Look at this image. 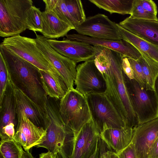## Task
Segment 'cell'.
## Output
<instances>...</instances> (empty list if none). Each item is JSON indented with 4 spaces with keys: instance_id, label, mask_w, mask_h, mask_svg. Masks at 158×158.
Returning a JSON list of instances; mask_svg holds the SVG:
<instances>
[{
    "instance_id": "obj_29",
    "label": "cell",
    "mask_w": 158,
    "mask_h": 158,
    "mask_svg": "<svg viewBox=\"0 0 158 158\" xmlns=\"http://www.w3.org/2000/svg\"><path fill=\"white\" fill-rule=\"evenodd\" d=\"M41 12L40 8L34 6L30 8L27 18V29L35 33L36 31L41 32L42 29Z\"/></svg>"
},
{
    "instance_id": "obj_40",
    "label": "cell",
    "mask_w": 158,
    "mask_h": 158,
    "mask_svg": "<svg viewBox=\"0 0 158 158\" xmlns=\"http://www.w3.org/2000/svg\"><path fill=\"white\" fill-rule=\"evenodd\" d=\"M20 158H34L29 150L23 151Z\"/></svg>"
},
{
    "instance_id": "obj_36",
    "label": "cell",
    "mask_w": 158,
    "mask_h": 158,
    "mask_svg": "<svg viewBox=\"0 0 158 158\" xmlns=\"http://www.w3.org/2000/svg\"><path fill=\"white\" fill-rule=\"evenodd\" d=\"M105 144L100 137L95 152L89 158H100L102 154L106 152L105 151Z\"/></svg>"
},
{
    "instance_id": "obj_20",
    "label": "cell",
    "mask_w": 158,
    "mask_h": 158,
    "mask_svg": "<svg viewBox=\"0 0 158 158\" xmlns=\"http://www.w3.org/2000/svg\"><path fill=\"white\" fill-rule=\"evenodd\" d=\"M41 33L47 39H58L66 36L75 28L60 19L52 10H45L41 14Z\"/></svg>"
},
{
    "instance_id": "obj_31",
    "label": "cell",
    "mask_w": 158,
    "mask_h": 158,
    "mask_svg": "<svg viewBox=\"0 0 158 158\" xmlns=\"http://www.w3.org/2000/svg\"><path fill=\"white\" fill-rule=\"evenodd\" d=\"M127 58L133 71L134 79L142 87L146 89L147 83L141 65L137 60Z\"/></svg>"
},
{
    "instance_id": "obj_30",
    "label": "cell",
    "mask_w": 158,
    "mask_h": 158,
    "mask_svg": "<svg viewBox=\"0 0 158 158\" xmlns=\"http://www.w3.org/2000/svg\"><path fill=\"white\" fill-rule=\"evenodd\" d=\"M130 17L138 19L158 20L157 16L149 14L141 6L140 0H134Z\"/></svg>"
},
{
    "instance_id": "obj_41",
    "label": "cell",
    "mask_w": 158,
    "mask_h": 158,
    "mask_svg": "<svg viewBox=\"0 0 158 158\" xmlns=\"http://www.w3.org/2000/svg\"><path fill=\"white\" fill-rule=\"evenodd\" d=\"M154 90L158 100V76L156 78L155 82Z\"/></svg>"
},
{
    "instance_id": "obj_5",
    "label": "cell",
    "mask_w": 158,
    "mask_h": 158,
    "mask_svg": "<svg viewBox=\"0 0 158 158\" xmlns=\"http://www.w3.org/2000/svg\"><path fill=\"white\" fill-rule=\"evenodd\" d=\"M59 110L66 127L73 134L92 117L85 96L75 89L68 90L60 99Z\"/></svg>"
},
{
    "instance_id": "obj_42",
    "label": "cell",
    "mask_w": 158,
    "mask_h": 158,
    "mask_svg": "<svg viewBox=\"0 0 158 158\" xmlns=\"http://www.w3.org/2000/svg\"><path fill=\"white\" fill-rule=\"evenodd\" d=\"M104 152L103 153L101 156V157L100 158H108L107 156H106V155L105 152Z\"/></svg>"
},
{
    "instance_id": "obj_6",
    "label": "cell",
    "mask_w": 158,
    "mask_h": 158,
    "mask_svg": "<svg viewBox=\"0 0 158 158\" xmlns=\"http://www.w3.org/2000/svg\"><path fill=\"white\" fill-rule=\"evenodd\" d=\"M124 76L131 105L139 124L158 118V100L155 91L143 88L134 79H130L124 73Z\"/></svg>"
},
{
    "instance_id": "obj_27",
    "label": "cell",
    "mask_w": 158,
    "mask_h": 158,
    "mask_svg": "<svg viewBox=\"0 0 158 158\" xmlns=\"http://www.w3.org/2000/svg\"><path fill=\"white\" fill-rule=\"evenodd\" d=\"M64 1L68 11L74 21L75 28L83 23L86 18L82 2L80 0Z\"/></svg>"
},
{
    "instance_id": "obj_38",
    "label": "cell",
    "mask_w": 158,
    "mask_h": 158,
    "mask_svg": "<svg viewBox=\"0 0 158 158\" xmlns=\"http://www.w3.org/2000/svg\"><path fill=\"white\" fill-rule=\"evenodd\" d=\"M39 158H57V157L56 155L48 151L40 154Z\"/></svg>"
},
{
    "instance_id": "obj_17",
    "label": "cell",
    "mask_w": 158,
    "mask_h": 158,
    "mask_svg": "<svg viewBox=\"0 0 158 158\" xmlns=\"http://www.w3.org/2000/svg\"><path fill=\"white\" fill-rule=\"evenodd\" d=\"M67 39L109 48L121 54L124 57L137 60L141 56L140 52L129 42L99 39L78 34H67Z\"/></svg>"
},
{
    "instance_id": "obj_43",
    "label": "cell",
    "mask_w": 158,
    "mask_h": 158,
    "mask_svg": "<svg viewBox=\"0 0 158 158\" xmlns=\"http://www.w3.org/2000/svg\"><path fill=\"white\" fill-rule=\"evenodd\" d=\"M0 158H4L1 154H0Z\"/></svg>"
},
{
    "instance_id": "obj_10",
    "label": "cell",
    "mask_w": 158,
    "mask_h": 158,
    "mask_svg": "<svg viewBox=\"0 0 158 158\" xmlns=\"http://www.w3.org/2000/svg\"><path fill=\"white\" fill-rule=\"evenodd\" d=\"M35 33L36 44L39 50L59 72L68 90L74 89L77 73V63L55 50L43 35Z\"/></svg>"
},
{
    "instance_id": "obj_19",
    "label": "cell",
    "mask_w": 158,
    "mask_h": 158,
    "mask_svg": "<svg viewBox=\"0 0 158 158\" xmlns=\"http://www.w3.org/2000/svg\"><path fill=\"white\" fill-rule=\"evenodd\" d=\"M133 134V129L126 127L106 128L100 134V136L107 147L117 153L131 143Z\"/></svg>"
},
{
    "instance_id": "obj_7",
    "label": "cell",
    "mask_w": 158,
    "mask_h": 158,
    "mask_svg": "<svg viewBox=\"0 0 158 158\" xmlns=\"http://www.w3.org/2000/svg\"><path fill=\"white\" fill-rule=\"evenodd\" d=\"M85 96L92 117L100 134L106 128L127 127L105 93H92Z\"/></svg>"
},
{
    "instance_id": "obj_1",
    "label": "cell",
    "mask_w": 158,
    "mask_h": 158,
    "mask_svg": "<svg viewBox=\"0 0 158 158\" xmlns=\"http://www.w3.org/2000/svg\"><path fill=\"white\" fill-rule=\"evenodd\" d=\"M94 63L105 80V93L115 106L127 127L134 129L139 125L126 87L122 64L124 57L121 54L101 47Z\"/></svg>"
},
{
    "instance_id": "obj_14",
    "label": "cell",
    "mask_w": 158,
    "mask_h": 158,
    "mask_svg": "<svg viewBox=\"0 0 158 158\" xmlns=\"http://www.w3.org/2000/svg\"><path fill=\"white\" fill-rule=\"evenodd\" d=\"M16 112L17 124L13 139L25 151L29 150L42 142L46 130L34 124L22 111L16 110Z\"/></svg>"
},
{
    "instance_id": "obj_13",
    "label": "cell",
    "mask_w": 158,
    "mask_h": 158,
    "mask_svg": "<svg viewBox=\"0 0 158 158\" xmlns=\"http://www.w3.org/2000/svg\"><path fill=\"white\" fill-rule=\"evenodd\" d=\"M50 46L61 55L76 63L94 60L101 47L63 38L62 40L46 39Z\"/></svg>"
},
{
    "instance_id": "obj_21",
    "label": "cell",
    "mask_w": 158,
    "mask_h": 158,
    "mask_svg": "<svg viewBox=\"0 0 158 158\" xmlns=\"http://www.w3.org/2000/svg\"><path fill=\"white\" fill-rule=\"evenodd\" d=\"M14 89V85L10 74L6 89L0 101V129L10 123H13L17 127V119Z\"/></svg>"
},
{
    "instance_id": "obj_8",
    "label": "cell",
    "mask_w": 158,
    "mask_h": 158,
    "mask_svg": "<svg viewBox=\"0 0 158 158\" xmlns=\"http://www.w3.org/2000/svg\"><path fill=\"white\" fill-rule=\"evenodd\" d=\"M0 44L40 70L49 71L56 69L39 50L35 39L18 35L5 38Z\"/></svg>"
},
{
    "instance_id": "obj_12",
    "label": "cell",
    "mask_w": 158,
    "mask_h": 158,
    "mask_svg": "<svg viewBox=\"0 0 158 158\" xmlns=\"http://www.w3.org/2000/svg\"><path fill=\"white\" fill-rule=\"evenodd\" d=\"M74 84L77 90L85 96L92 93H105L106 89L104 78L96 66L94 60L85 61L77 66Z\"/></svg>"
},
{
    "instance_id": "obj_33",
    "label": "cell",
    "mask_w": 158,
    "mask_h": 158,
    "mask_svg": "<svg viewBox=\"0 0 158 158\" xmlns=\"http://www.w3.org/2000/svg\"><path fill=\"white\" fill-rule=\"evenodd\" d=\"M116 153L119 158H137L134 145L131 142L125 148Z\"/></svg>"
},
{
    "instance_id": "obj_25",
    "label": "cell",
    "mask_w": 158,
    "mask_h": 158,
    "mask_svg": "<svg viewBox=\"0 0 158 158\" xmlns=\"http://www.w3.org/2000/svg\"><path fill=\"white\" fill-rule=\"evenodd\" d=\"M137 61L141 65L146 81L147 90H154L155 80L158 76V63L141 53Z\"/></svg>"
},
{
    "instance_id": "obj_16",
    "label": "cell",
    "mask_w": 158,
    "mask_h": 158,
    "mask_svg": "<svg viewBox=\"0 0 158 158\" xmlns=\"http://www.w3.org/2000/svg\"><path fill=\"white\" fill-rule=\"evenodd\" d=\"M133 129L131 142L134 145L137 158H149L151 148L158 137V118Z\"/></svg>"
},
{
    "instance_id": "obj_35",
    "label": "cell",
    "mask_w": 158,
    "mask_h": 158,
    "mask_svg": "<svg viewBox=\"0 0 158 158\" xmlns=\"http://www.w3.org/2000/svg\"><path fill=\"white\" fill-rule=\"evenodd\" d=\"M122 66L125 75L130 79H134L133 71L127 57L123 58Z\"/></svg>"
},
{
    "instance_id": "obj_24",
    "label": "cell",
    "mask_w": 158,
    "mask_h": 158,
    "mask_svg": "<svg viewBox=\"0 0 158 158\" xmlns=\"http://www.w3.org/2000/svg\"><path fill=\"white\" fill-rule=\"evenodd\" d=\"M134 0H89V1L100 9L110 14H130Z\"/></svg>"
},
{
    "instance_id": "obj_11",
    "label": "cell",
    "mask_w": 158,
    "mask_h": 158,
    "mask_svg": "<svg viewBox=\"0 0 158 158\" xmlns=\"http://www.w3.org/2000/svg\"><path fill=\"white\" fill-rule=\"evenodd\" d=\"M74 30L78 34L94 38L115 41L122 40L117 23L101 14L88 17L83 23L75 27Z\"/></svg>"
},
{
    "instance_id": "obj_32",
    "label": "cell",
    "mask_w": 158,
    "mask_h": 158,
    "mask_svg": "<svg viewBox=\"0 0 158 158\" xmlns=\"http://www.w3.org/2000/svg\"><path fill=\"white\" fill-rule=\"evenodd\" d=\"M10 76L5 62L0 54V101L2 100L6 89Z\"/></svg>"
},
{
    "instance_id": "obj_4",
    "label": "cell",
    "mask_w": 158,
    "mask_h": 158,
    "mask_svg": "<svg viewBox=\"0 0 158 158\" xmlns=\"http://www.w3.org/2000/svg\"><path fill=\"white\" fill-rule=\"evenodd\" d=\"M33 3L31 0H0V36L19 35L27 29V13Z\"/></svg>"
},
{
    "instance_id": "obj_2",
    "label": "cell",
    "mask_w": 158,
    "mask_h": 158,
    "mask_svg": "<svg viewBox=\"0 0 158 158\" xmlns=\"http://www.w3.org/2000/svg\"><path fill=\"white\" fill-rule=\"evenodd\" d=\"M0 54L15 86L47 111V96L40 80L39 69L1 44Z\"/></svg>"
},
{
    "instance_id": "obj_9",
    "label": "cell",
    "mask_w": 158,
    "mask_h": 158,
    "mask_svg": "<svg viewBox=\"0 0 158 158\" xmlns=\"http://www.w3.org/2000/svg\"><path fill=\"white\" fill-rule=\"evenodd\" d=\"M60 99L47 96L46 109L50 123L43 141L36 145L57 155L61 150L66 136V127L59 110Z\"/></svg>"
},
{
    "instance_id": "obj_28",
    "label": "cell",
    "mask_w": 158,
    "mask_h": 158,
    "mask_svg": "<svg viewBox=\"0 0 158 158\" xmlns=\"http://www.w3.org/2000/svg\"><path fill=\"white\" fill-rule=\"evenodd\" d=\"M23 150L13 139L1 140L0 154L4 158H20Z\"/></svg>"
},
{
    "instance_id": "obj_37",
    "label": "cell",
    "mask_w": 158,
    "mask_h": 158,
    "mask_svg": "<svg viewBox=\"0 0 158 158\" xmlns=\"http://www.w3.org/2000/svg\"><path fill=\"white\" fill-rule=\"evenodd\" d=\"M149 158H158V137L151 148Z\"/></svg>"
},
{
    "instance_id": "obj_23",
    "label": "cell",
    "mask_w": 158,
    "mask_h": 158,
    "mask_svg": "<svg viewBox=\"0 0 158 158\" xmlns=\"http://www.w3.org/2000/svg\"><path fill=\"white\" fill-rule=\"evenodd\" d=\"M121 39L133 45L141 53L158 63V47L124 29L117 23Z\"/></svg>"
},
{
    "instance_id": "obj_39",
    "label": "cell",
    "mask_w": 158,
    "mask_h": 158,
    "mask_svg": "<svg viewBox=\"0 0 158 158\" xmlns=\"http://www.w3.org/2000/svg\"><path fill=\"white\" fill-rule=\"evenodd\" d=\"M108 158H119L116 153L111 151H107L105 152Z\"/></svg>"
},
{
    "instance_id": "obj_3",
    "label": "cell",
    "mask_w": 158,
    "mask_h": 158,
    "mask_svg": "<svg viewBox=\"0 0 158 158\" xmlns=\"http://www.w3.org/2000/svg\"><path fill=\"white\" fill-rule=\"evenodd\" d=\"M57 158H89L95 152L100 133L92 117L77 133L68 130Z\"/></svg>"
},
{
    "instance_id": "obj_26",
    "label": "cell",
    "mask_w": 158,
    "mask_h": 158,
    "mask_svg": "<svg viewBox=\"0 0 158 158\" xmlns=\"http://www.w3.org/2000/svg\"><path fill=\"white\" fill-rule=\"evenodd\" d=\"M45 10L53 11L60 19L74 27L73 20L67 10L64 0H43Z\"/></svg>"
},
{
    "instance_id": "obj_22",
    "label": "cell",
    "mask_w": 158,
    "mask_h": 158,
    "mask_svg": "<svg viewBox=\"0 0 158 158\" xmlns=\"http://www.w3.org/2000/svg\"><path fill=\"white\" fill-rule=\"evenodd\" d=\"M42 86L47 96L60 99L68 91L67 86L56 69L45 71L39 69Z\"/></svg>"
},
{
    "instance_id": "obj_15",
    "label": "cell",
    "mask_w": 158,
    "mask_h": 158,
    "mask_svg": "<svg viewBox=\"0 0 158 158\" xmlns=\"http://www.w3.org/2000/svg\"><path fill=\"white\" fill-rule=\"evenodd\" d=\"M14 85L16 110L22 111L34 124L46 130L50 123L47 111Z\"/></svg>"
},
{
    "instance_id": "obj_34",
    "label": "cell",
    "mask_w": 158,
    "mask_h": 158,
    "mask_svg": "<svg viewBox=\"0 0 158 158\" xmlns=\"http://www.w3.org/2000/svg\"><path fill=\"white\" fill-rule=\"evenodd\" d=\"M141 4L148 13L156 16L157 9L155 3L152 0H140Z\"/></svg>"
},
{
    "instance_id": "obj_18",
    "label": "cell",
    "mask_w": 158,
    "mask_h": 158,
    "mask_svg": "<svg viewBox=\"0 0 158 158\" xmlns=\"http://www.w3.org/2000/svg\"><path fill=\"white\" fill-rule=\"evenodd\" d=\"M118 24L129 32L158 47V20L138 19L129 16Z\"/></svg>"
}]
</instances>
